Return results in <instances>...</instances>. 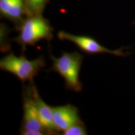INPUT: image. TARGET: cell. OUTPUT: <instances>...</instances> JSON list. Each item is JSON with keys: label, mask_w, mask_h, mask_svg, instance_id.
Wrapping results in <instances>:
<instances>
[{"label": "cell", "mask_w": 135, "mask_h": 135, "mask_svg": "<svg viewBox=\"0 0 135 135\" xmlns=\"http://www.w3.org/2000/svg\"><path fill=\"white\" fill-rule=\"evenodd\" d=\"M45 66L43 56L29 60L24 56H16L13 53L8 54L0 61L1 70L13 74L22 81H31Z\"/></svg>", "instance_id": "2"}, {"label": "cell", "mask_w": 135, "mask_h": 135, "mask_svg": "<svg viewBox=\"0 0 135 135\" xmlns=\"http://www.w3.org/2000/svg\"><path fill=\"white\" fill-rule=\"evenodd\" d=\"M58 36L61 40L72 42L82 51L89 54L106 53L117 56H124L126 55V52L123 51L122 48L115 50H109L101 46L98 42L89 36L72 35L65 31L59 32Z\"/></svg>", "instance_id": "5"}, {"label": "cell", "mask_w": 135, "mask_h": 135, "mask_svg": "<svg viewBox=\"0 0 135 135\" xmlns=\"http://www.w3.org/2000/svg\"><path fill=\"white\" fill-rule=\"evenodd\" d=\"M23 0H11L5 16L12 19H18L24 11Z\"/></svg>", "instance_id": "8"}, {"label": "cell", "mask_w": 135, "mask_h": 135, "mask_svg": "<svg viewBox=\"0 0 135 135\" xmlns=\"http://www.w3.org/2000/svg\"><path fill=\"white\" fill-rule=\"evenodd\" d=\"M53 29L46 20L36 16L28 18L20 29V35L14 41L25 47L34 45L43 40H50L53 38Z\"/></svg>", "instance_id": "3"}, {"label": "cell", "mask_w": 135, "mask_h": 135, "mask_svg": "<svg viewBox=\"0 0 135 135\" xmlns=\"http://www.w3.org/2000/svg\"><path fill=\"white\" fill-rule=\"evenodd\" d=\"M54 123L57 131H64L73 124L81 122L78 109L71 104L53 108Z\"/></svg>", "instance_id": "6"}, {"label": "cell", "mask_w": 135, "mask_h": 135, "mask_svg": "<svg viewBox=\"0 0 135 135\" xmlns=\"http://www.w3.org/2000/svg\"><path fill=\"white\" fill-rule=\"evenodd\" d=\"M11 1V0H0V11L4 16Z\"/></svg>", "instance_id": "11"}, {"label": "cell", "mask_w": 135, "mask_h": 135, "mask_svg": "<svg viewBox=\"0 0 135 135\" xmlns=\"http://www.w3.org/2000/svg\"><path fill=\"white\" fill-rule=\"evenodd\" d=\"M23 120L21 134L25 135H42L48 132L42 125L36 104L31 91L23 97Z\"/></svg>", "instance_id": "4"}, {"label": "cell", "mask_w": 135, "mask_h": 135, "mask_svg": "<svg viewBox=\"0 0 135 135\" xmlns=\"http://www.w3.org/2000/svg\"><path fill=\"white\" fill-rule=\"evenodd\" d=\"M51 58L53 61L52 70L63 78L67 88L76 92L80 91L82 84L79 75L83 61L81 55L76 52L64 53L59 58L51 56Z\"/></svg>", "instance_id": "1"}, {"label": "cell", "mask_w": 135, "mask_h": 135, "mask_svg": "<svg viewBox=\"0 0 135 135\" xmlns=\"http://www.w3.org/2000/svg\"><path fill=\"white\" fill-rule=\"evenodd\" d=\"M30 91L35 100L39 117L44 128L50 133H54L56 131L57 129L54 123L53 108L48 105L41 99L38 90L35 86H32Z\"/></svg>", "instance_id": "7"}, {"label": "cell", "mask_w": 135, "mask_h": 135, "mask_svg": "<svg viewBox=\"0 0 135 135\" xmlns=\"http://www.w3.org/2000/svg\"><path fill=\"white\" fill-rule=\"evenodd\" d=\"M47 0H28L30 9L34 13L37 14L43 9Z\"/></svg>", "instance_id": "10"}, {"label": "cell", "mask_w": 135, "mask_h": 135, "mask_svg": "<svg viewBox=\"0 0 135 135\" xmlns=\"http://www.w3.org/2000/svg\"><path fill=\"white\" fill-rule=\"evenodd\" d=\"M63 132L64 135H86L87 131L82 122L73 124L66 129Z\"/></svg>", "instance_id": "9"}]
</instances>
